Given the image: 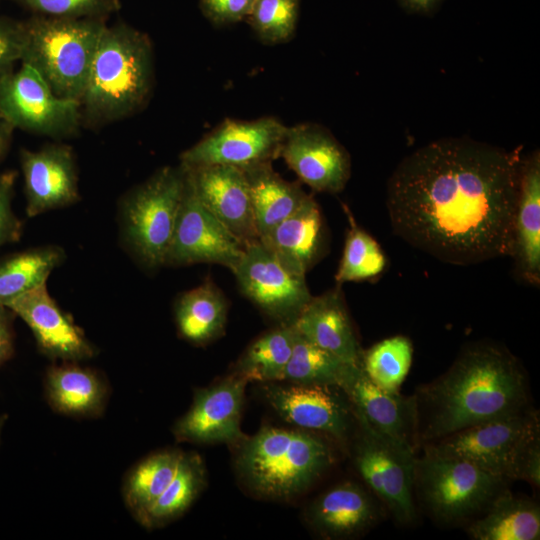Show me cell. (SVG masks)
Masks as SVG:
<instances>
[{"label":"cell","instance_id":"6da1fadb","mask_svg":"<svg viewBox=\"0 0 540 540\" xmlns=\"http://www.w3.org/2000/svg\"><path fill=\"white\" fill-rule=\"evenodd\" d=\"M521 148L466 137L430 142L406 156L387 182L393 231L454 265L511 256Z\"/></svg>","mask_w":540,"mask_h":540},{"label":"cell","instance_id":"7a4b0ae2","mask_svg":"<svg viewBox=\"0 0 540 540\" xmlns=\"http://www.w3.org/2000/svg\"><path fill=\"white\" fill-rule=\"evenodd\" d=\"M414 396L419 448L531 406L528 377L520 360L492 342L466 346L445 373L418 387Z\"/></svg>","mask_w":540,"mask_h":540},{"label":"cell","instance_id":"3957f363","mask_svg":"<svg viewBox=\"0 0 540 540\" xmlns=\"http://www.w3.org/2000/svg\"><path fill=\"white\" fill-rule=\"evenodd\" d=\"M153 60L146 34L123 23L106 26L80 99L82 119L107 123L143 108L153 88Z\"/></svg>","mask_w":540,"mask_h":540},{"label":"cell","instance_id":"277c9868","mask_svg":"<svg viewBox=\"0 0 540 540\" xmlns=\"http://www.w3.org/2000/svg\"><path fill=\"white\" fill-rule=\"evenodd\" d=\"M421 449L466 460L509 481L540 486V418L532 406L466 427Z\"/></svg>","mask_w":540,"mask_h":540},{"label":"cell","instance_id":"5b68a950","mask_svg":"<svg viewBox=\"0 0 540 540\" xmlns=\"http://www.w3.org/2000/svg\"><path fill=\"white\" fill-rule=\"evenodd\" d=\"M332 461L331 447L321 436L265 427L244 442L237 466L256 492L288 498L306 490Z\"/></svg>","mask_w":540,"mask_h":540},{"label":"cell","instance_id":"8992f818","mask_svg":"<svg viewBox=\"0 0 540 540\" xmlns=\"http://www.w3.org/2000/svg\"><path fill=\"white\" fill-rule=\"evenodd\" d=\"M106 26L100 18L34 15L23 21L20 63L36 70L57 96L80 102Z\"/></svg>","mask_w":540,"mask_h":540},{"label":"cell","instance_id":"52a82bcc","mask_svg":"<svg viewBox=\"0 0 540 540\" xmlns=\"http://www.w3.org/2000/svg\"><path fill=\"white\" fill-rule=\"evenodd\" d=\"M185 182L186 170L181 164L166 166L125 193L119 202L121 242L146 270L165 265Z\"/></svg>","mask_w":540,"mask_h":540},{"label":"cell","instance_id":"ba28073f","mask_svg":"<svg viewBox=\"0 0 540 540\" xmlns=\"http://www.w3.org/2000/svg\"><path fill=\"white\" fill-rule=\"evenodd\" d=\"M509 482L463 459L428 452L416 458L415 495L441 524L471 522L508 489Z\"/></svg>","mask_w":540,"mask_h":540},{"label":"cell","instance_id":"9c48e42d","mask_svg":"<svg viewBox=\"0 0 540 540\" xmlns=\"http://www.w3.org/2000/svg\"><path fill=\"white\" fill-rule=\"evenodd\" d=\"M355 418L360 435L354 462L360 476L398 523H413L417 518L414 499L417 454L378 434L360 417L355 415Z\"/></svg>","mask_w":540,"mask_h":540},{"label":"cell","instance_id":"30bf717a","mask_svg":"<svg viewBox=\"0 0 540 540\" xmlns=\"http://www.w3.org/2000/svg\"><path fill=\"white\" fill-rule=\"evenodd\" d=\"M0 112L14 129L53 138L75 133L82 120L79 101L57 96L23 63L0 80Z\"/></svg>","mask_w":540,"mask_h":540},{"label":"cell","instance_id":"8fae6325","mask_svg":"<svg viewBox=\"0 0 540 540\" xmlns=\"http://www.w3.org/2000/svg\"><path fill=\"white\" fill-rule=\"evenodd\" d=\"M286 130L287 126L271 116L251 121L226 119L182 152L180 164L189 168L220 164L245 169L272 163L280 156Z\"/></svg>","mask_w":540,"mask_h":540},{"label":"cell","instance_id":"7c38bea8","mask_svg":"<svg viewBox=\"0 0 540 540\" xmlns=\"http://www.w3.org/2000/svg\"><path fill=\"white\" fill-rule=\"evenodd\" d=\"M185 170L184 194L165 265L212 263L234 272L246 246L205 207Z\"/></svg>","mask_w":540,"mask_h":540},{"label":"cell","instance_id":"4fadbf2b","mask_svg":"<svg viewBox=\"0 0 540 540\" xmlns=\"http://www.w3.org/2000/svg\"><path fill=\"white\" fill-rule=\"evenodd\" d=\"M233 273L241 292L283 324H292L313 297L305 276L286 270L259 240L246 245Z\"/></svg>","mask_w":540,"mask_h":540},{"label":"cell","instance_id":"5bb4252c","mask_svg":"<svg viewBox=\"0 0 540 540\" xmlns=\"http://www.w3.org/2000/svg\"><path fill=\"white\" fill-rule=\"evenodd\" d=\"M353 412L378 434L417 454L418 414L414 394L385 391L375 385L361 364L349 365L338 385Z\"/></svg>","mask_w":540,"mask_h":540},{"label":"cell","instance_id":"9a60e30c","mask_svg":"<svg viewBox=\"0 0 540 540\" xmlns=\"http://www.w3.org/2000/svg\"><path fill=\"white\" fill-rule=\"evenodd\" d=\"M279 157L318 192H341L351 175L346 149L328 129L316 123L287 127Z\"/></svg>","mask_w":540,"mask_h":540},{"label":"cell","instance_id":"2e32d148","mask_svg":"<svg viewBox=\"0 0 540 540\" xmlns=\"http://www.w3.org/2000/svg\"><path fill=\"white\" fill-rule=\"evenodd\" d=\"M7 307L27 324L37 349L50 360L80 362L98 353L73 317L50 296L46 283L18 297Z\"/></svg>","mask_w":540,"mask_h":540},{"label":"cell","instance_id":"e0dca14e","mask_svg":"<svg viewBox=\"0 0 540 540\" xmlns=\"http://www.w3.org/2000/svg\"><path fill=\"white\" fill-rule=\"evenodd\" d=\"M19 161L28 217L70 206L80 199L73 149L48 144L39 150L21 149Z\"/></svg>","mask_w":540,"mask_h":540},{"label":"cell","instance_id":"ac0fdd59","mask_svg":"<svg viewBox=\"0 0 540 540\" xmlns=\"http://www.w3.org/2000/svg\"><path fill=\"white\" fill-rule=\"evenodd\" d=\"M334 387L324 384H271L265 387L264 392L270 405L286 421L345 442L355 415L349 401H345Z\"/></svg>","mask_w":540,"mask_h":540},{"label":"cell","instance_id":"d6986e66","mask_svg":"<svg viewBox=\"0 0 540 540\" xmlns=\"http://www.w3.org/2000/svg\"><path fill=\"white\" fill-rule=\"evenodd\" d=\"M185 168L201 202L238 240L245 246L259 240L242 169L220 164Z\"/></svg>","mask_w":540,"mask_h":540},{"label":"cell","instance_id":"ffe728a7","mask_svg":"<svg viewBox=\"0 0 540 540\" xmlns=\"http://www.w3.org/2000/svg\"><path fill=\"white\" fill-rule=\"evenodd\" d=\"M245 383L246 380L238 375L197 391L190 409L173 427L176 439L194 443L239 439Z\"/></svg>","mask_w":540,"mask_h":540},{"label":"cell","instance_id":"44dd1931","mask_svg":"<svg viewBox=\"0 0 540 540\" xmlns=\"http://www.w3.org/2000/svg\"><path fill=\"white\" fill-rule=\"evenodd\" d=\"M259 241L289 272L305 276L325 254L326 228L317 202L309 196L303 205Z\"/></svg>","mask_w":540,"mask_h":540},{"label":"cell","instance_id":"7402d4cb","mask_svg":"<svg viewBox=\"0 0 540 540\" xmlns=\"http://www.w3.org/2000/svg\"><path fill=\"white\" fill-rule=\"evenodd\" d=\"M308 340L343 362L361 364L362 349L349 317L340 285L312 297L292 323Z\"/></svg>","mask_w":540,"mask_h":540},{"label":"cell","instance_id":"603a6c76","mask_svg":"<svg viewBox=\"0 0 540 540\" xmlns=\"http://www.w3.org/2000/svg\"><path fill=\"white\" fill-rule=\"evenodd\" d=\"M44 392L51 409L74 418L100 417L110 393L100 372L78 362L51 365L45 373Z\"/></svg>","mask_w":540,"mask_h":540},{"label":"cell","instance_id":"cb8c5ba5","mask_svg":"<svg viewBox=\"0 0 540 540\" xmlns=\"http://www.w3.org/2000/svg\"><path fill=\"white\" fill-rule=\"evenodd\" d=\"M511 256L525 282L540 284V154L522 160Z\"/></svg>","mask_w":540,"mask_h":540},{"label":"cell","instance_id":"d4e9b609","mask_svg":"<svg viewBox=\"0 0 540 540\" xmlns=\"http://www.w3.org/2000/svg\"><path fill=\"white\" fill-rule=\"evenodd\" d=\"M360 485L338 484L320 495L311 507V519L324 535L344 538L360 534L384 516V506Z\"/></svg>","mask_w":540,"mask_h":540},{"label":"cell","instance_id":"484cf974","mask_svg":"<svg viewBox=\"0 0 540 540\" xmlns=\"http://www.w3.org/2000/svg\"><path fill=\"white\" fill-rule=\"evenodd\" d=\"M246 175L259 239L297 211L310 195L299 184L286 181L271 163L242 169Z\"/></svg>","mask_w":540,"mask_h":540},{"label":"cell","instance_id":"4316f807","mask_svg":"<svg viewBox=\"0 0 540 540\" xmlns=\"http://www.w3.org/2000/svg\"><path fill=\"white\" fill-rule=\"evenodd\" d=\"M467 533L474 540H538L539 505L506 489L469 522Z\"/></svg>","mask_w":540,"mask_h":540},{"label":"cell","instance_id":"83f0119b","mask_svg":"<svg viewBox=\"0 0 540 540\" xmlns=\"http://www.w3.org/2000/svg\"><path fill=\"white\" fill-rule=\"evenodd\" d=\"M174 315L179 335L190 343L200 345L223 332L227 303L221 290L207 280L177 297Z\"/></svg>","mask_w":540,"mask_h":540},{"label":"cell","instance_id":"f1b7e54d","mask_svg":"<svg viewBox=\"0 0 540 540\" xmlns=\"http://www.w3.org/2000/svg\"><path fill=\"white\" fill-rule=\"evenodd\" d=\"M62 247L44 245L0 258V304L8 306L18 297L47 283L49 275L65 260Z\"/></svg>","mask_w":540,"mask_h":540},{"label":"cell","instance_id":"f546056e","mask_svg":"<svg viewBox=\"0 0 540 540\" xmlns=\"http://www.w3.org/2000/svg\"><path fill=\"white\" fill-rule=\"evenodd\" d=\"M182 454L178 450L160 451L144 458L127 472L122 484V497L137 521L141 522L171 482Z\"/></svg>","mask_w":540,"mask_h":540},{"label":"cell","instance_id":"4dcf8cb0","mask_svg":"<svg viewBox=\"0 0 540 540\" xmlns=\"http://www.w3.org/2000/svg\"><path fill=\"white\" fill-rule=\"evenodd\" d=\"M295 339L292 324H282L256 339L237 363L238 375L246 381H281Z\"/></svg>","mask_w":540,"mask_h":540},{"label":"cell","instance_id":"1f68e13d","mask_svg":"<svg viewBox=\"0 0 540 540\" xmlns=\"http://www.w3.org/2000/svg\"><path fill=\"white\" fill-rule=\"evenodd\" d=\"M204 484V469L196 454H182L177 471L141 520L146 528H156L180 516L198 496Z\"/></svg>","mask_w":540,"mask_h":540},{"label":"cell","instance_id":"d6a6232c","mask_svg":"<svg viewBox=\"0 0 540 540\" xmlns=\"http://www.w3.org/2000/svg\"><path fill=\"white\" fill-rule=\"evenodd\" d=\"M412 354L413 347L409 338L396 335L362 351L361 366L375 385L396 393L409 372Z\"/></svg>","mask_w":540,"mask_h":540},{"label":"cell","instance_id":"836d02e7","mask_svg":"<svg viewBox=\"0 0 540 540\" xmlns=\"http://www.w3.org/2000/svg\"><path fill=\"white\" fill-rule=\"evenodd\" d=\"M349 221L343 255L335 275L337 285L369 280L379 276L387 260L378 242L357 225L352 213L344 207Z\"/></svg>","mask_w":540,"mask_h":540},{"label":"cell","instance_id":"e575fe53","mask_svg":"<svg viewBox=\"0 0 540 540\" xmlns=\"http://www.w3.org/2000/svg\"><path fill=\"white\" fill-rule=\"evenodd\" d=\"M349 365L352 364L320 348L295 329L292 353L282 380L338 386Z\"/></svg>","mask_w":540,"mask_h":540},{"label":"cell","instance_id":"d590c367","mask_svg":"<svg viewBox=\"0 0 540 540\" xmlns=\"http://www.w3.org/2000/svg\"><path fill=\"white\" fill-rule=\"evenodd\" d=\"M300 0H255L245 21L268 45L290 41L296 32Z\"/></svg>","mask_w":540,"mask_h":540},{"label":"cell","instance_id":"8d00e7d4","mask_svg":"<svg viewBox=\"0 0 540 540\" xmlns=\"http://www.w3.org/2000/svg\"><path fill=\"white\" fill-rule=\"evenodd\" d=\"M35 15L58 18L105 19L118 8V0H12Z\"/></svg>","mask_w":540,"mask_h":540},{"label":"cell","instance_id":"74e56055","mask_svg":"<svg viewBox=\"0 0 540 540\" xmlns=\"http://www.w3.org/2000/svg\"><path fill=\"white\" fill-rule=\"evenodd\" d=\"M16 171L0 173V248L20 240L23 223L12 209Z\"/></svg>","mask_w":540,"mask_h":540},{"label":"cell","instance_id":"f35d334b","mask_svg":"<svg viewBox=\"0 0 540 540\" xmlns=\"http://www.w3.org/2000/svg\"><path fill=\"white\" fill-rule=\"evenodd\" d=\"M24 43L23 21L0 16V80L21 61Z\"/></svg>","mask_w":540,"mask_h":540},{"label":"cell","instance_id":"ab89813d","mask_svg":"<svg viewBox=\"0 0 540 540\" xmlns=\"http://www.w3.org/2000/svg\"><path fill=\"white\" fill-rule=\"evenodd\" d=\"M255 0H199L203 15L214 25L223 26L245 20Z\"/></svg>","mask_w":540,"mask_h":540},{"label":"cell","instance_id":"60d3db41","mask_svg":"<svg viewBox=\"0 0 540 540\" xmlns=\"http://www.w3.org/2000/svg\"><path fill=\"white\" fill-rule=\"evenodd\" d=\"M16 317L9 307L0 304V367L15 353L14 320Z\"/></svg>","mask_w":540,"mask_h":540},{"label":"cell","instance_id":"b9f144b4","mask_svg":"<svg viewBox=\"0 0 540 540\" xmlns=\"http://www.w3.org/2000/svg\"><path fill=\"white\" fill-rule=\"evenodd\" d=\"M399 2L409 11L426 14L432 12L441 0H399Z\"/></svg>","mask_w":540,"mask_h":540},{"label":"cell","instance_id":"7bdbcfd3","mask_svg":"<svg viewBox=\"0 0 540 540\" xmlns=\"http://www.w3.org/2000/svg\"><path fill=\"white\" fill-rule=\"evenodd\" d=\"M13 130L14 128L0 112V161L4 158L8 150Z\"/></svg>","mask_w":540,"mask_h":540},{"label":"cell","instance_id":"ee69618b","mask_svg":"<svg viewBox=\"0 0 540 540\" xmlns=\"http://www.w3.org/2000/svg\"><path fill=\"white\" fill-rule=\"evenodd\" d=\"M6 420H7V415H0V437H1L2 428Z\"/></svg>","mask_w":540,"mask_h":540}]
</instances>
